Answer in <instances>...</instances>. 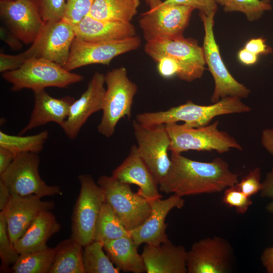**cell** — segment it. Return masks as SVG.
Returning a JSON list of instances; mask_svg holds the SVG:
<instances>
[{"label":"cell","mask_w":273,"mask_h":273,"mask_svg":"<svg viewBox=\"0 0 273 273\" xmlns=\"http://www.w3.org/2000/svg\"><path fill=\"white\" fill-rule=\"evenodd\" d=\"M261 1H262L263 2H264L265 3H268V4H270V2L271 1V0H261Z\"/></svg>","instance_id":"obj_50"},{"label":"cell","mask_w":273,"mask_h":273,"mask_svg":"<svg viewBox=\"0 0 273 273\" xmlns=\"http://www.w3.org/2000/svg\"><path fill=\"white\" fill-rule=\"evenodd\" d=\"M12 1V0H0V1Z\"/></svg>","instance_id":"obj_51"},{"label":"cell","mask_w":273,"mask_h":273,"mask_svg":"<svg viewBox=\"0 0 273 273\" xmlns=\"http://www.w3.org/2000/svg\"><path fill=\"white\" fill-rule=\"evenodd\" d=\"M15 155L8 149L0 146V174L4 172L12 162Z\"/></svg>","instance_id":"obj_44"},{"label":"cell","mask_w":273,"mask_h":273,"mask_svg":"<svg viewBox=\"0 0 273 273\" xmlns=\"http://www.w3.org/2000/svg\"><path fill=\"white\" fill-rule=\"evenodd\" d=\"M150 9H153L158 6L162 1L161 0H145Z\"/></svg>","instance_id":"obj_49"},{"label":"cell","mask_w":273,"mask_h":273,"mask_svg":"<svg viewBox=\"0 0 273 273\" xmlns=\"http://www.w3.org/2000/svg\"><path fill=\"white\" fill-rule=\"evenodd\" d=\"M2 77L12 84L11 90L13 92L23 89L35 92L49 87L66 88L84 78L51 60L36 57L27 60L17 69L3 73Z\"/></svg>","instance_id":"obj_3"},{"label":"cell","mask_w":273,"mask_h":273,"mask_svg":"<svg viewBox=\"0 0 273 273\" xmlns=\"http://www.w3.org/2000/svg\"><path fill=\"white\" fill-rule=\"evenodd\" d=\"M19 255L9 236L5 212L2 210L0 212V257L2 268L6 270L10 265L12 266Z\"/></svg>","instance_id":"obj_33"},{"label":"cell","mask_w":273,"mask_h":273,"mask_svg":"<svg viewBox=\"0 0 273 273\" xmlns=\"http://www.w3.org/2000/svg\"><path fill=\"white\" fill-rule=\"evenodd\" d=\"M157 63V70L160 76L169 78L177 76L180 71V67L175 60L169 56L160 58Z\"/></svg>","instance_id":"obj_40"},{"label":"cell","mask_w":273,"mask_h":273,"mask_svg":"<svg viewBox=\"0 0 273 273\" xmlns=\"http://www.w3.org/2000/svg\"><path fill=\"white\" fill-rule=\"evenodd\" d=\"M83 248L71 237L60 242L55 248V259L49 273H85Z\"/></svg>","instance_id":"obj_27"},{"label":"cell","mask_w":273,"mask_h":273,"mask_svg":"<svg viewBox=\"0 0 273 273\" xmlns=\"http://www.w3.org/2000/svg\"><path fill=\"white\" fill-rule=\"evenodd\" d=\"M104 243L94 241L83 247L82 259L85 273H119L107 254Z\"/></svg>","instance_id":"obj_31"},{"label":"cell","mask_w":273,"mask_h":273,"mask_svg":"<svg viewBox=\"0 0 273 273\" xmlns=\"http://www.w3.org/2000/svg\"><path fill=\"white\" fill-rule=\"evenodd\" d=\"M222 201L229 206L235 207L239 214L245 213L252 204L250 197L238 190L235 185L224 191Z\"/></svg>","instance_id":"obj_36"},{"label":"cell","mask_w":273,"mask_h":273,"mask_svg":"<svg viewBox=\"0 0 273 273\" xmlns=\"http://www.w3.org/2000/svg\"><path fill=\"white\" fill-rule=\"evenodd\" d=\"M126 236H130V231L125 228L110 206L104 202L97 221L95 241L104 243Z\"/></svg>","instance_id":"obj_28"},{"label":"cell","mask_w":273,"mask_h":273,"mask_svg":"<svg viewBox=\"0 0 273 273\" xmlns=\"http://www.w3.org/2000/svg\"><path fill=\"white\" fill-rule=\"evenodd\" d=\"M144 51L156 63L164 56L175 60L180 67L177 76L181 80L192 82L203 76L206 65L203 50L195 39L183 36L146 42Z\"/></svg>","instance_id":"obj_6"},{"label":"cell","mask_w":273,"mask_h":273,"mask_svg":"<svg viewBox=\"0 0 273 273\" xmlns=\"http://www.w3.org/2000/svg\"><path fill=\"white\" fill-rule=\"evenodd\" d=\"M105 78L106 88L102 109L103 114L97 128L101 134L110 138L114 133L121 119L130 118L138 86L129 79L124 67L108 71Z\"/></svg>","instance_id":"obj_4"},{"label":"cell","mask_w":273,"mask_h":273,"mask_svg":"<svg viewBox=\"0 0 273 273\" xmlns=\"http://www.w3.org/2000/svg\"><path fill=\"white\" fill-rule=\"evenodd\" d=\"M0 16L7 28L25 44H32L44 22L35 0L0 1Z\"/></svg>","instance_id":"obj_16"},{"label":"cell","mask_w":273,"mask_h":273,"mask_svg":"<svg viewBox=\"0 0 273 273\" xmlns=\"http://www.w3.org/2000/svg\"><path fill=\"white\" fill-rule=\"evenodd\" d=\"M34 107L27 125L20 132L22 135L37 127L51 122L60 125L67 118L74 98L67 96L55 98L51 96L45 89L33 92Z\"/></svg>","instance_id":"obj_22"},{"label":"cell","mask_w":273,"mask_h":273,"mask_svg":"<svg viewBox=\"0 0 273 273\" xmlns=\"http://www.w3.org/2000/svg\"><path fill=\"white\" fill-rule=\"evenodd\" d=\"M162 5H180L197 9L200 14L210 16L215 14L217 4L215 0H165Z\"/></svg>","instance_id":"obj_38"},{"label":"cell","mask_w":273,"mask_h":273,"mask_svg":"<svg viewBox=\"0 0 273 273\" xmlns=\"http://www.w3.org/2000/svg\"><path fill=\"white\" fill-rule=\"evenodd\" d=\"M55 256V248L20 254L11 270L15 273H49Z\"/></svg>","instance_id":"obj_29"},{"label":"cell","mask_w":273,"mask_h":273,"mask_svg":"<svg viewBox=\"0 0 273 273\" xmlns=\"http://www.w3.org/2000/svg\"><path fill=\"white\" fill-rule=\"evenodd\" d=\"M103 243L104 250L120 271L133 273L146 272L143 256L138 253V247L131 236Z\"/></svg>","instance_id":"obj_25"},{"label":"cell","mask_w":273,"mask_h":273,"mask_svg":"<svg viewBox=\"0 0 273 273\" xmlns=\"http://www.w3.org/2000/svg\"><path fill=\"white\" fill-rule=\"evenodd\" d=\"M1 39L14 50H19L23 43L11 31L4 26L0 27Z\"/></svg>","instance_id":"obj_43"},{"label":"cell","mask_w":273,"mask_h":273,"mask_svg":"<svg viewBox=\"0 0 273 273\" xmlns=\"http://www.w3.org/2000/svg\"><path fill=\"white\" fill-rule=\"evenodd\" d=\"M97 184L103 190L105 202L110 206L127 230L136 228L150 215V201L138 192H133L130 185L106 175L100 176Z\"/></svg>","instance_id":"obj_7"},{"label":"cell","mask_w":273,"mask_h":273,"mask_svg":"<svg viewBox=\"0 0 273 273\" xmlns=\"http://www.w3.org/2000/svg\"><path fill=\"white\" fill-rule=\"evenodd\" d=\"M75 37L74 26L64 20L46 22L29 48L33 57L45 58L64 67Z\"/></svg>","instance_id":"obj_15"},{"label":"cell","mask_w":273,"mask_h":273,"mask_svg":"<svg viewBox=\"0 0 273 273\" xmlns=\"http://www.w3.org/2000/svg\"><path fill=\"white\" fill-rule=\"evenodd\" d=\"M48 135L46 130L28 136L13 135L0 131V146L8 149L15 156L23 153L38 154L42 150Z\"/></svg>","instance_id":"obj_30"},{"label":"cell","mask_w":273,"mask_h":273,"mask_svg":"<svg viewBox=\"0 0 273 273\" xmlns=\"http://www.w3.org/2000/svg\"><path fill=\"white\" fill-rule=\"evenodd\" d=\"M251 108L237 97H227L210 105H200L189 100L186 103L165 111L138 114L135 120L147 127L184 122L190 127L209 124L215 117L235 113H247Z\"/></svg>","instance_id":"obj_2"},{"label":"cell","mask_w":273,"mask_h":273,"mask_svg":"<svg viewBox=\"0 0 273 273\" xmlns=\"http://www.w3.org/2000/svg\"><path fill=\"white\" fill-rule=\"evenodd\" d=\"M244 48L255 55H267L272 53V49L265 43L262 37L253 38L245 45Z\"/></svg>","instance_id":"obj_41"},{"label":"cell","mask_w":273,"mask_h":273,"mask_svg":"<svg viewBox=\"0 0 273 273\" xmlns=\"http://www.w3.org/2000/svg\"><path fill=\"white\" fill-rule=\"evenodd\" d=\"M164 125L170 139L169 150L171 152L181 154L189 150H214L223 154L231 149L243 150L234 137L218 129V121L199 127H190L177 123Z\"/></svg>","instance_id":"obj_5"},{"label":"cell","mask_w":273,"mask_h":273,"mask_svg":"<svg viewBox=\"0 0 273 273\" xmlns=\"http://www.w3.org/2000/svg\"><path fill=\"white\" fill-rule=\"evenodd\" d=\"M74 30L75 37L87 42L120 40L137 35L131 22L99 20L88 15L74 25Z\"/></svg>","instance_id":"obj_23"},{"label":"cell","mask_w":273,"mask_h":273,"mask_svg":"<svg viewBox=\"0 0 273 273\" xmlns=\"http://www.w3.org/2000/svg\"><path fill=\"white\" fill-rule=\"evenodd\" d=\"M95 0H66V9L63 20L75 25L88 15Z\"/></svg>","instance_id":"obj_35"},{"label":"cell","mask_w":273,"mask_h":273,"mask_svg":"<svg viewBox=\"0 0 273 273\" xmlns=\"http://www.w3.org/2000/svg\"><path fill=\"white\" fill-rule=\"evenodd\" d=\"M140 4V0H95L88 15L99 20L129 23Z\"/></svg>","instance_id":"obj_26"},{"label":"cell","mask_w":273,"mask_h":273,"mask_svg":"<svg viewBox=\"0 0 273 273\" xmlns=\"http://www.w3.org/2000/svg\"><path fill=\"white\" fill-rule=\"evenodd\" d=\"M40 158L38 154L23 153L16 155L7 169L0 174L2 180L11 195H30L40 197L62 195L58 186L47 185L39 173Z\"/></svg>","instance_id":"obj_9"},{"label":"cell","mask_w":273,"mask_h":273,"mask_svg":"<svg viewBox=\"0 0 273 273\" xmlns=\"http://www.w3.org/2000/svg\"><path fill=\"white\" fill-rule=\"evenodd\" d=\"M260 178L261 170L259 167H257L250 171L235 186L246 196L251 197L261 190L262 183H260Z\"/></svg>","instance_id":"obj_37"},{"label":"cell","mask_w":273,"mask_h":273,"mask_svg":"<svg viewBox=\"0 0 273 273\" xmlns=\"http://www.w3.org/2000/svg\"><path fill=\"white\" fill-rule=\"evenodd\" d=\"M260 260L266 271L268 273H273V246L264 250Z\"/></svg>","instance_id":"obj_46"},{"label":"cell","mask_w":273,"mask_h":273,"mask_svg":"<svg viewBox=\"0 0 273 273\" xmlns=\"http://www.w3.org/2000/svg\"><path fill=\"white\" fill-rule=\"evenodd\" d=\"M239 61L246 65L254 64L257 61L258 55L252 53L245 48L241 49L238 53Z\"/></svg>","instance_id":"obj_47"},{"label":"cell","mask_w":273,"mask_h":273,"mask_svg":"<svg viewBox=\"0 0 273 273\" xmlns=\"http://www.w3.org/2000/svg\"><path fill=\"white\" fill-rule=\"evenodd\" d=\"M151 212L140 226L130 231V236L139 247L142 244L158 246L170 241L166 233L165 219L173 208H181L185 204L182 197L173 194L165 199L150 201Z\"/></svg>","instance_id":"obj_18"},{"label":"cell","mask_w":273,"mask_h":273,"mask_svg":"<svg viewBox=\"0 0 273 273\" xmlns=\"http://www.w3.org/2000/svg\"><path fill=\"white\" fill-rule=\"evenodd\" d=\"M35 2L44 22L63 19L66 9V0H35Z\"/></svg>","instance_id":"obj_34"},{"label":"cell","mask_w":273,"mask_h":273,"mask_svg":"<svg viewBox=\"0 0 273 273\" xmlns=\"http://www.w3.org/2000/svg\"><path fill=\"white\" fill-rule=\"evenodd\" d=\"M192 7L180 5H162L142 14L139 21L146 42L183 36L189 24Z\"/></svg>","instance_id":"obj_11"},{"label":"cell","mask_w":273,"mask_h":273,"mask_svg":"<svg viewBox=\"0 0 273 273\" xmlns=\"http://www.w3.org/2000/svg\"><path fill=\"white\" fill-rule=\"evenodd\" d=\"M60 224L50 211L41 212L15 243L19 254L45 249L48 241L60 230Z\"/></svg>","instance_id":"obj_24"},{"label":"cell","mask_w":273,"mask_h":273,"mask_svg":"<svg viewBox=\"0 0 273 273\" xmlns=\"http://www.w3.org/2000/svg\"><path fill=\"white\" fill-rule=\"evenodd\" d=\"M78 179L80 189L72 213L71 237L84 247L95 241L96 223L105 196L90 174H81Z\"/></svg>","instance_id":"obj_8"},{"label":"cell","mask_w":273,"mask_h":273,"mask_svg":"<svg viewBox=\"0 0 273 273\" xmlns=\"http://www.w3.org/2000/svg\"><path fill=\"white\" fill-rule=\"evenodd\" d=\"M214 15L200 14L204 29L202 48L205 61L214 81L211 102L215 103L227 97L247 98L250 89L232 76L221 57L213 32Z\"/></svg>","instance_id":"obj_10"},{"label":"cell","mask_w":273,"mask_h":273,"mask_svg":"<svg viewBox=\"0 0 273 273\" xmlns=\"http://www.w3.org/2000/svg\"><path fill=\"white\" fill-rule=\"evenodd\" d=\"M141 42L138 35L123 40L99 42H87L75 37L68 60L63 67L71 71L92 64L108 65L116 57L137 50Z\"/></svg>","instance_id":"obj_13"},{"label":"cell","mask_w":273,"mask_h":273,"mask_svg":"<svg viewBox=\"0 0 273 273\" xmlns=\"http://www.w3.org/2000/svg\"><path fill=\"white\" fill-rule=\"evenodd\" d=\"M260 192L261 197L272 199V201L266 206V210L268 212L273 214V167L266 174L265 179L262 183V188Z\"/></svg>","instance_id":"obj_42"},{"label":"cell","mask_w":273,"mask_h":273,"mask_svg":"<svg viewBox=\"0 0 273 273\" xmlns=\"http://www.w3.org/2000/svg\"><path fill=\"white\" fill-rule=\"evenodd\" d=\"M222 7L225 12H240L244 14L247 19L253 22L259 19L266 11H271L270 4L261 0H215Z\"/></svg>","instance_id":"obj_32"},{"label":"cell","mask_w":273,"mask_h":273,"mask_svg":"<svg viewBox=\"0 0 273 273\" xmlns=\"http://www.w3.org/2000/svg\"><path fill=\"white\" fill-rule=\"evenodd\" d=\"M142 255L147 273H186L187 251L170 241L158 246L145 244Z\"/></svg>","instance_id":"obj_21"},{"label":"cell","mask_w":273,"mask_h":273,"mask_svg":"<svg viewBox=\"0 0 273 273\" xmlns=\"http://www.w3.org/2000/svg\"><path fill=\"white\" fill-rule=\"evenodd\" d=\"M105 84V75L95 73L86 89L71 105L68 115L61 126L69 139H75L88 118L102 110L106 91Z\"/></svg>","instance_id":"obj_17"},{"label":"cell","mask_w":273,"mask_h":273,"mask_svg":"<svg viewBox=\"0 0 273 273\" xmlns=\"http://www.w3.org/2000/svg\"><path fill=\"white\" fill-rule=\"evenodd\" d=\"M112 176L120 181L139 187L138 193L150 201L159 198V186L153 174L140 157L137 146H131L124 161L112 171Z\"/></svg>","instance_id":"obj_20"},{"label":"cell","mask_w":273,"mask_h":273,"mask_svg":"<svg viewBox=\"0 0 273 273\" xmlns=\"http://www.w3.org/2000/svg\"><path fill=\"white\" fill-rule=\"evenodd\" d=\"M261 144L263 148L273 156V128L263 129L261 135Z\"/></svg>","instance_id":"obj_45"},{"label":"cell","mask_w":273,"mask_h":273,"mask_svg":"<svg viewBox=\"0 0 273 273\" xmlns=\"http://www.w3.org/2000/svg\"><path fill=\"white\" fill-rule=\"evenodd\" d=\"M132 127L138 153L159 185L171 165L168 154L170 139L165 125L147 127L134 120Z\"/></svg>","instance_id":"obj_12"},{"label":"cell","mask_w":273,"mask_h":273,"mask_svg":"<svg viewBox=\"0 0 273 273\" xmlns=\"http://www.w3.org/2000/svg\"><path fill=\"white\" fill-rule=\"evenodd\" d=\"M12 195L6 185L0 179V210H3L6 207Z\"/></svg>","instance_id":"obj_48"},{"label":"cell","mask_w":273,"mask_h":273,"mask_svg":"<svg viewBox=\"0 0 273 273\" xmlns=\"http://www.w3.org/2000/svg\"><path fill=\"white\" fill-rule=\"evenodd\" d=\"M233 255L231 244L223 238L214 236L201 239L187 251V272H228Z\"/></svg>","instance_id":"obj_14"},{"label":"cell","mask_w":273,"mask_h":273,"mask_svg":"<svg viewBox=\"0 0 273 273\" xmlns=\"http://www.w3.org/2000/svg\"><path fill=\"white\" fill-rule=\"evenodd\" d=\"M55 207L53 201H43L41 197L30 195H12L4 210L10 238L14 244L20 239L33 221L43 211Z\"/></svg>","instance_id":"obj_19"},{"label":"cell","mask_w":273,"mask_h":273,"mask_svg":"<svg viewBox=\"0 0 273 273\" xmlns=\"http://www.w3.org/2000/svg\"><path fill=\"white\" fill-rule=\"evenodd\" d=\"M171 165L159 190L166 194L184 196L218 193L238 181L239 175L230 169L228 163L216 157L211 162L193 160L171 152Z\"/></svg>","instance_id":"obj_1"},{"label":"cell","mask_w":273,"mask_h":273,"mask_svg":"<svg viewBox=\"0 0 273 273\" xmlns=\"http://www.w3.org/2000/svg\"><path fill=\"white\" fill-rule=\"evenodd\" d=\"M30 53L27 49L17 55H8L1 52L0 53V72L17 69L20 67L27 60L31 58Z\"/></svg>","instance_id":"obj_39"}]
</instances>
